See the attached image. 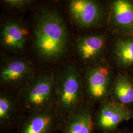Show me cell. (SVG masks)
<instances>
[{
  "label": "cell",
  "mask_w": 133,
  "mask_h": 133,
  "mask_svg": "<svg viewBox=\"0 0 133 133\" xmlns=\"http://www.w3.org/2000/svg\"><path fill=\"white\" fill-rule=\"evenodd\" d=\"M56 81L44 75L30 83L23 91L21 103L28 114L54 108Z\"/></svg>",
  "instance_id": "3957f363"
},
{
  "label": "cell",
  "mask_w": 133,
  "mask_h": 133,
  "mask_svg": "<svg viewBox=\"0 0 133 133\" xmlns=\"http://www.w3.org/2000/svg\"><path fill=\"white\" fill-rule=\"evenodd\" d=\"M15 101L10 95L1 93L0 96V129L1 132L11 130L17 126Z\"/></svg>",
  "instance_id": "4fadbf2b"
},
{
  "label": "cell",
  "mask_w": 133,
  "mask_h": 133,
  "mask_svg": "<svg viewBox=\"0 0 133 133\" xmlns=\"http://www.w3.org/2000/svg\"><path fill=\"white\" fill-rule=\"evenodd\" d=\"M61 129L54 108L28 114L19 124L18 133H54Z\"/></svg>",
  "instance_id": "8992f818"
},
{
  "label": "cell",
  "mask_w": 133,
  "mask_h": 133,
  "mask_svg": "<svg viewBox=\"0 0 133 133\" xmlns=\"http://www.w3.org/2000/svg\"><path fill=\"white\" fill-rule=\"evenodd\" d=\"M26 31L18 23L8 22L4 25L1 32V39L4 45L12 49H21L25 45Z\"/></svg>",
  "instance_id": "7c38bea8"
},
{
  "label": "cell",
  "mask_w": 133,
  "mask_h": 133,
  "mask_svg": "<svg viewBox=\"0 0 133 133\" xmlns=\"http://www.w3.org/2000/svg\"><path fill=\"white\" fill-rule=\"evenodd\" d=\"M93 116L90 105L84 103L67 118L61 133H94Z\"/></svg>",
  "instance_id": "ba28073f"
},
{
  "label": "cell",
  "mask_w": 133,
  "mask_h": 133,
  "mask_svg": "<svg viewBox=\"0 0 133 133\" xmlns=\"http://www.w3.org/2000/svg\"><path fill=\"white\" fill-rule=\"evenodd\" d=\"M112 84L108 67L98 65L88 68L84 84V98L89 103L101 104L110 98Z\"/></svg>",
  "instance_id": "5b68a950"
},
{
  "label": "cell",
  "mask_w": 133,
  "mask_h": 133,
  "mask_svg": "<svg viewBox=\"0 0 133 133\" xmlns=\"http://www.w3.org/2000/svg\"><path fill=\"white\" fill-rule=\"evenodd\" d=\"M133 119V109L109 98L101 104L94 114L95 130L99 133H111L124 121Z\"/></svg>",
  "instance_id": "277c9868"
},
{
  "label": "cell",
  "mask_w": 133,
  "mask_h": 133,
  "mask_svg": "<svg viewBox=\"0 0 133 133\" xmlns=\"http://www.w3.org/2000/svg\"><path fill=\"white\" fill-rule=\"evenodd\" d=\"M4 2L8 6L14 8H23L32 3V1L28 0H6Z\"/></svg>",
  "instance_id": "2e32d148"
},
{
  "label": "cell",
  "mask_w": 133,
  "mask_h": 133,
  "mask_svg": "<svg viewBox=\"0 0 133 133\" xmlns=\"http://www.w3.org/2000/svg\"><path fill=\"white\" fill-rule=\"evenodd\" d=\"M28 63L22 60H13L6 62L1 70V81L5 85L19 86L27 79L31 71Z\"/></svg>",
  "instance_id": "9c48e42d"
},
{
  "label": "cell",
  "mask_w": 133,
  "mask_h": 133,
  "mask_svg": "<svg viewBox=\"0 0 133 133\" xmlns=\"http://www.w3.org/2000/svg\"></svg>",
  "instance_id": "ac0fdd59"
},
{
  "label": "cell",
  "mask_w": 133,
  "mask_h": 133,
  "mask_svg": "<svg viewBox=\"0 0 133 133\" xmlns=\"http://www.w3.org/2000/svg\"><path fill=\"white\" fill-rule=\"evenodd\" d=\"M84 84L79 72L74 66H68L56 84L54 108L61 129L67 118L84 104Z\"/></svg>",
  "instance_id": "7a4b0ae2"
},
{
  "label": "cell",
  "mask_w": 133,
  "mask_h": 133,
  "mask_svg": "<svg viewBox=\"0 0 133 133\" xmlns=\"http://www.w3.org/2000/svg\"><path fill=\"white\" fill-rule=\"evenodd\" d=\"M105 37L100 35L85 36L76 42L77 53L84 62L93 61L100 56L105 45Z\"/></svg>",
  "instance_id": "30bf717a"
},
{
  "label": "cell",
  "mask_w": 133,
  "mask_h": 133,
  "mask_svg": "<svg viewBox=\"0 0 133 133\" xmlns=\"http://www.w3.org/2000/svg\"><path fill=\"white\" fill-rule=\"evenodd\" d=\"M114 54L119 64L124 66L133 65V39H120L116 43Z\"/></svg>",
  "instance_id": "9a60e30c"
},
{
  "label": "cell",
  "mask_w": 133,
  "mask_h": 133,
  "mask_svg": "<svg viewBox=\"0 0 133 133\" xmlns=\"http://www.w3.org/2000/svg\"><path fill=\"white\" fill-rule=\"evenodd\" d=\"M113 19L115 23L123 27L133 24V4L126 0L115 1L111 5Z\"/></svg>",
  "instance_id": "5bb4252c"
},
{
  "label": "cell",
  "mask_w": 133,
  "mask_h": 133,
  "mask_svg": "<svg viewBox=\"0 0 133 133\" xmlns=\"http://www.w3.org/2000/svg\"><path fill=\"white\" fill-rule=\"evenodd\" d=\"M111 133H133L127 129H117Z\"/></svg>",
  "instance_id": "e0dca14e"
},
{
  "label": "cell",
  "mask_w": 133,
  "mask_h": 133,
  "mask_svg": "<svg viewBox=\"0 0 133 133\" xmlns=\"http://www.w3.org/2000/svg\"><path fill=\"white\" fill-rule=\"evenodd\" d=\"M110 99L131 107L133 105V80L127 75H121L113 82Z\"/></svg>",
  "instance_id": "8fae6325"
},
{
  "label": "cell",
  "mask_w": 133,
  "mask_h": 133,
  "mask_svg": "<svg viewBox=\"0 0 133 133\" xmlns=\"http://www.w3.org/2000/svg\"><path fill=\"white\" fill-rule=\"evenodd\" d=\"M35 44L38 53L45 59H55L65 51L67 31L61 17L46 11L39 16L34 29Z\"/></svg>",
  "instance_id": "6da1fadb"
},
{
  "label": "cell",
  "mask_w": 133,
  "mask_h": 133,
  "mask_svg": "<svg viewBox=\"0 0 133 133\" xmlns=\"http://www.w3.org/2000/svg\"><path fill=\"white\" fill-rule=\"evenodd\" d=\"M72 18L83 27H90L97 24L102 17L100 5L90 0H72L69 5Z\"/></svg>",
  "instance_id": "52a82bcc"
}]
</instances>
